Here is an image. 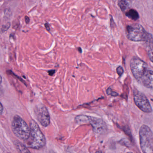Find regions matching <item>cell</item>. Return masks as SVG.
Segmentation results:
<instances>
[{
	"instance_id": "5",
	"label": "cell",
	"mask_w": 153,
	"mask_h": 153,
	"mask_svg": "<svg viewBox=\"0 0 153 153\" xmlns=\"http://www.w3.org/2000/svg\"><path fill=\"white\" fill-rule=\"evenodd\" d=\"M75 121L78 124L90 123L94 132L97 134H103L107 131L106 123L101 118L85 115H79L75 118Z\"/></svg>"
},
{
	"instance_id": "23",
	"label": "cell",
	"mask_w": 153,
	"mask_h": 153,
	"mask_svg": "<svg viewBox=\"0 0 153 153\" xmlns=\"http://www.w3.org/2000/svg\"></svg>"
},
{
	"instance_id": "1",
	"label": "cell",
	"mask_w": 153,
	"mask_h": 153,
	"mask_svg": "<svg viewBox=\"0 0 153 153\" xmlns=\"http://www.w3.org/2000/svg\"><path fill=\"white\" fill-rule=\"evenodd\" d=\"M131 70L135 79L147 88H153V70L144 61L133 57L130 62Z\"/></svg>"
},
{
	"instance_id": "18",
	"label": "cell",
	"mask_w": 153,
	"mask_h": 153,
	"mask_svg": "<svg viewBox=\"0 0 153 153\" xmlns=\"http://www.w3.org/2000/svg\"><path fill=\"white\" fill-rule=\"evenodd\" d=\"M45 27H46L47 30H48V31H49V30H50V27H49V25H48L47 24H45Z\"/></svg>"
},
{
	"instance_id": "12",
	"label": "cell",
	"mask_w": 153,
	"mask_h": 153,
	"mask_svg": "<svg viewBox=\"0 0 153 153\" xmlns=\"http://www.w3.org/2000/svg\"><path fill=\"white\" fill-rule=\"evenodd\" d=\"M106 93L107 94L113 97H117L119 95V94L114 91H113L112 89L111 88H109L108 89L106 90Z\"/></svg>"
},
{
	"instance_id": "4",
	"label": "cell",
	"mask_w": 153,
	"mask_h": 153,
	"mask_svg": "<svg viewBox=\"0 0 153 153\" xmlns=\"http://www.w3.org/2000/svg\"><path fill=\"white\" fill-rule=\"evenodd\" d=\"M140 144L143 153H153V134L149 126L143 124L140 128Z\"/></svg>"
},
{
	"instance_id": "11",
	"label": "cell",
	"mask_w": 153,
	"mask_h": 153,
	"mask_svg": "<svg viewBox=\"0 0 153 153\" xmlns=\"http://www.w3.org/2000/svg\"><path fill=\"white\" fill-rule=\"evenodd\" d=\"M118 6L120 7L122 11H124L127 10L128 7V1H126L121 0L118 1Z\"/></svg>"
},
{
	"instance_id": "20",
	"label": "cell",
	"mask_w": 153,
	"mask_h": 153,
	"mask_svg": "<svg viewBox=\"0 0 153 153\" xmlns=\"http://www.w3.org/2000/svg\"><path fill=\"white\" fill-rule=\"evenodd\" d=\"M95 153H102V152H101V151H97V152H96Z\"/></svg>"
},
{
	"instance_id": "3",
	"label": "cell",
	"mask_w": 153,
	"mask_h": 153,
	"mask_svg": "<svg viewBox=\"0 0 153 153\" xmlns=\"http://www.w3.org/2000/svg\"><path fill=\"white\" fill-rule=\"evenodd\" d=\"M126 34L130 41L134 42H153V36L147 33L144 27L139 24L129 25L126 27Z\"/></svg>"
},
{
	"instance_id": "9",
	"label": "cell",
	"mask_w": 153,
	"mask_h": 153,
	"mask_svg": "<svg viewBox=\"0 0 153 153\" xmlns=\"http://www.w3.org/2000/svg\"><path fill=\"white\" fill-rule=\"evenodd\" d=\"M14 145L19 153H31L27 147L19 141L15 140Z\"/></svg>"
},
{
	"instance_id": "2",
	"label": "cell",
	"mask_w": 153,
	"mask_h": 153,
	"mask_svg": "<svg viewBox=\"0 0 153 153\" xmlns=\"http://www.w3.org/2000/svg\"><path fill=\"white\" fill-rule=\"evenodd\" d=\"M30 134L28 138L25 141L27 147L39 149L45 146L46 139L39 125L33 120L30 122Z\"/></svg>"
},
{
	"instance_id": "10",
	"label": "cell",
	"mask_w": 153,
	"mask_h": 153,
	"mask_svg": "<svg viewBox=\"0 0 153 153\" xmlns=\"http://www.w3.org/2000/svg\"><path fill=\"white\" fill-rule=\"evenodd\" d=\"M126 16L132 20L136 21L139 18L138 13L134 9H130L127 11L125 14Z\"/></svg>"
},
{
	"instance_id": "16",
	"label": "cell",
	"mask_w": 153,
	"mask_h": 153,
	"mask_svg": "<svg viewBox=\"0 0 153 153\" xmlns=\"http://www.w3.org/2000/svg\"><path fill=\"white\" fill-rule=\"evenodd\" d=\"M10 26V24H9V25H7L5 26V27L4 28H2V29L4 30V31H6V30L8 29V28H9Z\"/></svg>"
},
{
	"instance_id": "21",
	"label": "cell",
	"mask_w": 153,
	"mask_h": 153,
	"mask_svg": "<svg viewBox=\"0 0 153 153\" xmlns=\"http://www.w3.org/2000/svg\"><path fill=\"white\" fill-rule=\"evenodd\" d=\"M50 153H56L55 152H53V151H51V152H50Z\"/></svg>"
},
{
	"instance_id": "7",
	"label": "cell",
	"mask_w": 153,
	"mask_h": 153,
	"mask_svg": "<svg viewBox=\"0 0 153 153\" xmlns=\"http://www.w3.org/2000/svg\"><path fill=\"white\" fill-rule=\"evenodd\" d=\"M134 101L140 110L147 113L152 112V109L149 101L144 94L139 91H134Z\"/></svg>"
},
{
	"instance_id": "8",
	"label": "cell",
	"mask_w": 153,
	"mask_h": 153,
	"mask_svg": "<svg viewBox=\"0 0 153 153\" xmlns=\"http://www.w3.org/2000/svg\"><path fill=\"white\" fill-rule=\"evenodd\" d=\"M35 113L37 120L42 126L47 127L50 125L51 121L50 114L45 106L40 105L36 106L35 109Z\"/></svg>"
},
{
	"instance_id": "22",
	"label": "cell",
	"mask_w": 153,
	"mask_h": 153,
	"mask_svg": "<svg viewBox=\"0 0 153 153\" xmlns=\"http://www.w3.org/2000/svg\"><path fill=\"white\" fill-rule=\"evenodd\" d=\"M132 153V152H128V153Z\"/></svg>"
},
{
	"instance_id": "15",
	"label": "cell",
	"mask_w": 153,
	"mask_h": 153,
	"mask_svg": "<svg viewBox=\"0 0 153 153\" xmlns=\"http://www.w3.org/2000/svg\"><path fill=\"white\" fill-rule=\"evenodd\" d=\"M3 109H4V108H3V105H2L1 103L0 102V114H1L3 112Z\"/></svg>"
},
{
	"instance_id": "14",
	"label": "cell",
	"mask_w": 153,
	"mask_h": 153,
	"mask_svg": "<svg viewBox=\"0 0 153 153\" xmlns=\"http://www.w3.org/2000/svg\"><path fill=\"white\" fill-rule=\"evenodd\" d=\"M55 73V70H51L49 71H48V73H49V75L51 76H53L54 75V73Z\"/></svg>"
},
{
	"instance_id": "17",
	"label": "cell",
	"mask_w": 153,
	"mask_h": 153,
	"mask_svg": "<svg viewBox=\"0 0 153 153\" xmlns=\"http://www.w3.org/2000/svg\"><path fill=\"white\" fill-rule=\"evenodd\" d=\"M25 22L27 24H28L29 23V21H30L29 18L27 16L25 17Z\"/></svg>"
},
{
	"instance_id": "13",
	"label": "cell",
	"mask_w": 153,
	"mask_h": 153,
	"mask_svg": "<svg viewBox=\"0 0 153 153\" xmlns=\"http://www.w3.org/2000/svg\"><path fill=\"white\" fill-rule=\"evenodd\" d=\"M116 72H117L118 75H119L120 76H121L123 75V72H124V71H123L122 67H121V66H119V67L116 68Z\"/></svg>"
},
{
	"instance_id": "19",
	"label": "cell",
	"mask_w": 153,
	"mask_h": 153,
	"mask_svg": "<svg viewBox=\"0 0 153 153\" xmlns=\"http://www.w3.org/2000/svg\"><path fill=\"white\" fill-rule=\"evenodd\" d=\"M2 81V78L1 76L0 75V84H1Z\"/></svg>"
},
{
	"instance_id": "6",
	"label": "cell",
	"mask_w": 153,
	"mask_h": 153,
	"mask_svg": "<svg viewBox=\"0 0 153 153\" xmlns=\"http://www.w3.org/2000/svg\"><path fill=\"white\" fill-rule=\"evenodd\" d=\"M11 128L15 136L19 139L25 141L28 138L30 134V128L19 115L14 116L11 123Z\"/></svg>"
}]
</instances>
